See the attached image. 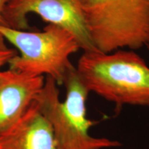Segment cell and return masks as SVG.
Here are the masks:
<instances>
[{"instance_id":"obj_8","label":"cell","mask_w":149,"mask_h":149,"mask_svg":"<svg viewBox=\"0 0 149 149\" xmlns=\"http://www.w3.org/2000/svg\"><path fill=\"white\" fill-rule=\"evenodd\" d=\"M63 84L66 88V98L62 102L65 111L79 127L89 132L95 124L86 117V101L90 92L73 65L67 71Z\"/></svg>"},{"instance_id":"obj_1","label":"cell","mask_w":149,"mask_h":149,"mask_svg":"<svg viewBox=\"0 0 149 149\" xmlns=\"http://www.w3.org/2000/svg\"><path fill=\"white\" fill-rule=\"evenodd\" d=\"M89 92L120 108L149 107V67L133 51H84L76 66Z\"/></svg>"},{"instance_id":"obj_3","label":"cell","mask_w":149,"mask_h":149,"mask_svg":"<svg viewBox=\"0 0 149 149\" xmlns=\"http://www.w3.org/2000/svg\"><path fill=\"white\" fill-rule=\"evenodd\" d=\"M0 33L19 51L9 61V69L31 75L51 77L63 84L72 66L70 57L81 49L77 39L64 28L48 24L42 31L30 32L0 25Z\"/></svg>"},{"instance_id":"obj_7","label":"cell","mask_w":149,"mask_h":149,"mask_svg":"<svg viewBox=\"0 0 149 149\" xmlns=\"http://www.w3.org/2000/svg\"><path fill=\"white\" fill-rule=\"evenodd\" d=\"M1 149H62L35 102L19 122L0 137Z\"/></svg>"},{"instance_id":"obj_11","label":"cell","mask_w":149,"mask_h":149,"mask_svg":"<svg viewBox=\"0 0 149 149\" xmlns=\"http://www.w3.org/2000/svg\"><path fill=\"white\" fill-rule=\"evenodd\" d=\"M145 46H146V47L148 48V49L149 50V35H148V38H147V40H146V44H145Z\"/></svg>"},{"instance_id":"obj_10","label":"cell","mask_w":149,"mask_h":149,"mask_svg":"<svg viewBox=\"0 0 149 149\" xmlns=\"http://www.w3.org/2000/svg\"><path fill=\"white\" fill-rule=\"evenodd\" d=\"M9 0H0V25L6 26L4 17H3V13H4L6 6Z\"/></svg>"},{"instance_id":"obj_4","label":"cell","mask_w":149,"mask_h":149,"mask_svg":"<svg viewBox=\"0 0 149 149\" xmlns=\"http://www.w3.org/2000/svg\"><path fill=\"white\" fill-rule=\"evenodd\" d=\"M86 0H9L3 17L7 26L12 29H29L27 16L39 15L44 22L64 28L75 37L84 51H97L93 44L86 25Z\"/></svg>"},{"instance_id":"obj_2","label":"cell","mask_w":149,"mask_h":149,"mask_svg":"<svg viewBox=\"0 0 149 149\" xmlns=\"http://www.w3.org/2000/svg\"><path fill=\"white\" fill-rule=\"evenodd\" d=\"M86 25L98 51L109 53L145 46L149 35V0H86Z\"/></svg>"},{"instance_id":"obj_9","label":"cell","mask_w":149,"mask_h":149,"mask_svg":"<svg viewBox=\"0 0 149 149\" xmlns=\"http://www.w3.org/2000/svg\"><path fill=\"white\" fill-rule=\"evenodd\" d=\"M16 55L15 50L8 47L6 44L4 37L0 33V70L1 67L5 64H8L9 61Z\"/></svg>"},{"instance_id":"obj_12","label":"cell","mask_w":149,"mask_h":149,"mask_svg":"<svg viewBox=\"0 0 149 149\" xmlns=\"http://www.w3.org/2000/svg\"><path fill=\"white\" fill-rule=\"evenodd\" d=\"M0 149H1V147H0Z\"/></svg>"},{"instance_id":"obj_5","label":"cell","mask_w":149,"mask_h":149,"mask_svg":"<svg viewBox=\"0 0 149 149\" xmlns=\"http://www.w3.org/2000/svg\"><path fill=\"white\" fill-rule=\"evenodd\" d=\"M57 85L53 78L46 76L44 86L35 102L51 124L61 148L105 149L120 146L119 141L94 137L79 127L65 111Z\"/></svg>"},{"instance_id":"obj_6","label":"cell","mask_w":149,"mask_h":149,"mask_svg":"<svg viewBox=\"0 0 149 149\" xmlns=\"http://www.w3.org/2000/svg\"><path fill=\"white\" fill-rule=\"evenodd\" d=\"M44 76L0 70V137L19 122L44 86Z\"/></svg>"}]
</instances>
